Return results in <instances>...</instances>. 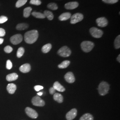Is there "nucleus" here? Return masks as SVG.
<instances>
[{
	"mask_svg": "<svg viewBox=\"0 0 120 120\" xmlns=\"http://www.w3.org/2000/svg\"><path fill=\"white\" fill-rule=\"evenodd\" d=\"M38 36V32L37 30H31L27 32L25 34L24 39L26 43L32 44L37 41Z\"/></svg>",
	"mask_w": 120,
	"mask_h": 120,
	"instance_id": "f257e3e1",
	"label": "nucleus"
},
{
	"mask_svg": "<svg viewBox=\"0 0 120 120\" xmlns=\"http://www.w3.org/2000/svg\"><path fill=\"white\" fill-rule=\"evenodd\" d=\"M109 90V85L106 82H101L99 85L98 88L99 93L101 96H105L107 94Z\"/></svg>",
	"mask_w": 120,
	"mask_h": 120,
	"instance_id": "f03ea898",
	"label": "nucleus"
},
{
	"mask_svg": "<svg viewBox=\"0 0 120 120\" xmlns=\"http://www.w3.org/2000/svg\"><path fill=\"white\" fill-rule=\"evenodd\" d=\"M81 46L83 51L88 52L93 49L94 46V44L90 41H84L81 43Z\"/></svg>",
	"mask_w": 120,
	"mask_h": 120,
	"instance_id": "7ed1b4c3",
	"label": "nucleus"
},
{
	"mask_svg": "<svg viewBox=\"0 0 120 120\" xmlns=\"http://www.w3.org/2000/svg\"><path fill=\"white\" fill-rule=\"evenodd\" d=\"M57 53L59 56L62 57H66L70 56L71 54V51L70 49L66 46H64L60 48L57 52Z\"/></svg>",
	"mask_w": 120,
	"mask_h": 120,
	"instance_id": "20e7f679",
	"label": "nucleus"
},
{
	"mask_svg": "<svg viewBox=\"0 0 120 120\" xmlns=\"http://www.w3.org/2000/svg\"><path fill=\"white\" fill-rule=\"evenodd\" d=\"M90 34L95 38H101L103 34V32L101 30H99L96 27H92L90 30Z\"/></svg>",
	"mask_w": 120,
	"mask_h": 120,
	"instance_id": "39448f33",
	"label": "nucleus"
},
{
	"mask_svg": "<svg viewBox=\"0 0 120 120\" xmlns=\"http://www.w3.org/2000/svg\"><path fill=\"white\" fill-rule=\"evenodd\" d=\"M70 18L71 24H75L79 22H81L84 18V16L81 13H77L73 14Z\"/></svg>",
	"mask_w": 120,
	"mask_h": 120,
	"instance_id": "423d86ee",
	"label": "nucleus"
},
{
	"mask_svg": "<svg viewBox=\"0 0 120 120\" xmlns=\"http://www.w3.org/2000/svg\"><path fill=\"white\" fill-rule=\"evenodd\" d=\"M32 103L33 105L36 106L42 107L45 105V102L39 96H35L32 100Z\"/></svg>",
	"mask_w": 120,
	"mask_h": 120,
	"instance_id": "0eeeda50",
	"label": "nucleus"
},
{
	"mask_svg": "<svg viewBox=\"0 0 120 120\" xmlns=\"http://www.w3.org/2000/svg\"><path fill=\"white\" fill-rule=\"evenodd\" d=\"M23 40V37L22 35L17 34L14 35L11 37L10 41L13 45H16L21 43Z\"/></svg>",
	"mask_w": 120,
	"mask_h": 120,
	"instance_id": "6e6552de",
	"label": "nucleus"
},
{
	"mask_svg": "<svg viewBox=\"0 0 120 120\" xmlns=\"http://www.w3.org/2000/svg\"><path fill=\"white\" fill-rule=\"evenodd\" d=\"M25 111L27 115L29 117H30V118L36 119L38 116V112L34 109L30 107L26 108Z\"/></svg>",
	"mask_w": 120,
	"mask_h": 120,
	"instance_id": "1a4fd4ad",
	"label": "nucleus"
},
{
	"mask_svg": "<svg viewBox=\"0 0 120 120\" xmlns=\"http://www.w3.org/2000/svg\"><path fill=\"white\" fill-rule=\"evenodd\" d=\"M98 26L101 27H105L107 26L108 21L107 19L105 17H99L96 20Z\"/></svg>",
	"mask_w": 120,
	"mask_h": 120,
	"instance_id": "9d476101",
	"label": "nucleus"
},
{
	"mask_svg": "<svg viewBox=\"0 0 120 120\" xmlns=\"http://www.w3.org/2000/svg\"><path fill=\"white\" fill-rule=\"evenodd\" d=\"M77 115V110L76 109H73L67 112L66 115V118L67 120L74 119Z\"/></svg>",
	"mask_w": 120,
	"mask_h": 120,
	"instance_id": "9b49d317",
	"label": "nucleus"
},
{
	"mask_svg": "<svg viewBox=\"0 0 120 120\" xmlns=\"http://www.w3.org/2000/svg\"><path fill=\"white\" fill-rule=\"evenodd\" d=\"M64 79L69 83H73L75 81V78L73 73L69 72L64 75Z\"/></svg>",
	"mask_w": 120,
	"mask_h": 120,
	"instance_id": "f8f14e48",
	"label": "nucleus"
},
{
	"mask_svg": "<svg viewBox=\"0 0 120 120\" xmlns=\"http://www.w3.org/2000/svg\"><path fill=\"white\" fill-rule=\"evenodd\" d=\"M78 5L79 4L77 2L73 1L67 3L64 5V7L67 9H74L77 8Z\"/></svg>",
	"mask_w": 120,
	"mask_h": 120,
	"instance_id": "ddd939ff",
	"label": "nucleus"
},
{
	"mask_svg": "<svg viewBox=\"0 0 120 120\" xmlns=\"http://www.w3.org/2000/svg\"><path fill=\"white\" fill-rule=\"evenodd\" d=\"M19 70L23 73H27L29 72L31 70V66L29 64H25L22 65L20 67Z\"/></svg>",
	"mask_w": 120,
	"mask_h": 120,
	"instance_id": "4468645a",
	"label": "nucleus"
},
{
	"mask_svg": "<svg viewBox=\"0 0 120 120\" xmlns=\"http://www.w3.org/2000/svg\"><path fill=\"white\" fill-rule=\"evenodd\" d=\"M17 90V86L16 85L13 83H10L7 86V90L10 94H13Z\"/></svg>",
	"mask_w": 120,
	"mask_h": 120,
	"instance_id": "2eb2a0df",
	"label": "nucleus"
},
{
	"mask_svg": "<svg viewBox=\"0 0 120 120\" xmlns=\"http://www.w3.org/2000/svg\"><path fill=\"white\" fill-rule=\"evenodd\" d=\"M53 87L54 88L55 90H57L59 92H64L65 90L64 87L62 86L59 82H54V83L53 84Z\"/></svg>",
	"mask_w": 120,
	"mask_h": 120,
	"instance_id": "dca6fc26",
	"label": "nucleus"
},
{
	"mask_svg": "<svg viewBox=\"0 0 120 120\" xmlns=\"http://www.w3.org/2000/svg\"><path fill=\"white\" fill-rule=\"evenodd\" d=\"M71 17V14L70 13H63L59 17V19L60 21H65Z\"/></svg>",
	"mask_w": 120,
	"mask_h": 120,
	"instance_id": "f3484780",
	"label": "nucleus"
},
{
	"mask_svg": "<svg viewBox=\"0 0 120 120\" xmlns=\"http://www.w3.org/2000/svg\"><path fill=\"white\" fill-rule=\"evenodd\" d=\"M18 77V76L16 73H12L9 74L6 76V80L8 82H12L15 81Z\"/></svg>",
	"mask_w": 120,
	"mask_h": 120,
	"instance_id": "a211bd4d",
	"label": "nucleus"
},
{
	"mask_svg": "<svg viewBox=\"0 0 120 120\" xmlns=\"http://www.w3.org/2000/svg\"><path fill=\"white\" fill-rule=\"evenodd\" d=\"M53 99L59 103H61L63 101V97L62 95L59 93H55L53 94Z\"/></svg>",
	"mask_w": 120,
	"mask_h": 120,
	"instance_id": "6ab92c4d",
	"label": "nucleus"
},
{
	"mask_svg": "<svg viewBox=\"0 0 120 120\" xmlns=\"http://www.w3.org/2000/svg\"><path fill=\"white\" fill-rule=\"evenodd\" d=\"M51 44H50V43H49V44H46V45H45L43 46L41 50H42V52H43V53H46L48 52H49L50 51V50H51Z\"/></svg>",
	"mask_w": 120,
	"mask_h": 120,
	"instance_id": "aec40b11",
	"label": "nucleus"
},
{
	"mask_svg": "<svg viewBox=\"0 0 120 120\" xmlns=\"http://www.w3.org/2000/svg\"><path fill=\"white\" fill-rule=\"evenodd\" d=\"M44 14L45 17H47L48 19L50 21H51L53 19L54 15L52 13L51 11H49L48 10H45L44 12Z\"/></svg>",
	"mask_w": 120,
	"mask_h": 120,
	"instance_id": "412c9836",
	"label": "nucleus"
},
{
	"mask_svg": "<svg viewBox=\"0 0 120 120\" xmlns=\"http://www.w3.org/2000/svg\"><path fill=\"white\" fill-rule=\"evenodd\" d=\"M28 27V24L26 23H20L18 24L17 26L16 29L18 30H23L27 29Z\"/></svg>",
	"mask_w": 120,
	"mask_h": 120,
	"instance_id": "4be33fe9",
	"label": "nucleus"
},
{
	"mask_svg": "<svg viewBox=\"0 0 120 120\" xmlns=\"http://www.w3.org/2000/svg\"><path fill=\"white\" fill-rule=\"evenodd\" d=\"M79 120H94V117L90 113H86L80 118Z\"/></svg>",
	"mask_w": 120,
	"mask_h": 120,
	"instance_id": "5701e85b",
	"label": "nucleus"
},
{
	"mask_svg": "<svg viewBox=\"0 0 120 120\" xmlns=\"http://www.w3.org/2000/svg\"><path fill=\"white\" fill-rule=\"evenodd\" d=\"M70 63V61L69 60H64L61 63L58 65V67L60 69H65L69 66V65Z\"/></svg>",
	"mask_w": 120,
	"mask_h": 120,
	"instance_id": "b1692460",
	"label": "nucleus"
},
{
	"mask_svg": "<svg viewBox=\"0 0 120 120\" xmlns=\"http://www.w3.org/2000/svg\"><path fill=\"white\" fill-rule=\"evenodd\" d=\"M32 10V9L30 7H27L24 9V12H23L24 17L26 18H27L30 17Z\"/></svg>",
	"mask_w": 120,
	"mask_h": 120,
	"instance_id": "393cba45",
	"label": "nucleus"
},
{
	"mask_svg": "<svg viewBox=\"0 0 120 120\" xmlns=\"http://www.w3.org/2000/svg\"><path fill=\"white\" fill-rule=\"evenodd\" d=\"M32 15L34 16V17L37 18H40V19H44L45 17L44 14V13H40V12H34L32 13Z\"/></svg>",
	"mask_w": 120,
	"mask_h": 120,
	"instance_id": "a878e982",
	"label": "nucleus"
},
{
	"mask_svg": "<svg viewBox=\"0 0 120 120\" xmlns=\"http://www.w3.org/2000/svg\"><path fill=\"white\" fill-rule=\"evenodd\" d=\"M25 52V49L23 47H20L17 50V57L20 58L23 55Z\"/></svg>",
	"mask_w": 120,
	"mask_h": 120,
	"instance_id": "bb28decb",
	"label": "nucleus"
},
{
	"mask_svg": "<svg viewBox=\"0 0 120 120\" xmlns=\"http://www.w3.org/2000/svg\"><path fill=\"white\" fill-rule=\"evenodd\" d=\"M114 47L116 49H118L120 48V36L118 35L114 41Z\"/></svg>",
	"mask_w": 120,
	"mask_h": 120,
	"instance_id": "cd10ccee",
	"label": "nucleus"
},
{
	"mask_svg": "<svg viewBox=\"0 0 120 120\" xmlns=\"http://www.w3.org/2000/svg\"><path fill=\"white\" fill-rule=\"evenodd\" d=\"M27 0H18L16 4L17 8H20L26 4Z\"/></svg>",
	"mask_w": 120,
	"mask_h": 120,
	"instance_id": "c85d7f7f",
	"label": "nucleus"
},
{
	"mask_svg": "<svg viewBox=\"0 0 120 120\" xmlns=\"http://www.w3.org/2000/svg\"><path fill=\"white\" fill-rule=\"evenodd\" d=\"M48 8L52 10H56L58 9V6L55 3H50L48 4Z\"/></svg>",
	"mask_w": 120,
	"mask_h": 120,
	"instance_id": "c756f323",
	"label": "nucleus"
},
{
	"mask_svg": "<svg viewBox=\"0 0 120 120\" xmlns=\"http://www.w3.org/2000/svg\"><path fill=\"white\" fill-rule=\"evenodd\" d=\"M31 4L36 5H39L41 4V2L40 0H31L30 1Z\"/></svg>",
	"mask_w": 120,
	"mask_h": 120,
	"instance_id": "7c9ffc66",
	"label": "nucleus"
},
{
	"mask_svg": "<svg viewBox=\"0 0 120 120\" xmlns=\"http://www.w3.org/2000/svg\"><path fill=\"white\" fill-rule=\"evenodd\" d=\"M13 48L9 45L6 46L4 48V52L8 53H9L11 52H12L13 51Z\"/></svg>",
	"mask_w": 120,
	"mask_h": 120,
	"instance_id": "2f4dec72",
	"label": "nucleus"
},
{
	"mask_svg": "<svg viewBox=\"0 0 120 120\" xmlns=\"http://www.w3.org/2000/svg\"><path fill=\"white\" fill-rule=\"evenodd\" d=\"M103 2L110 4H115L118 1V0H102Z\"/></svg>",
	"mask_w": 120,
	"mask_h": 120,
	"instance_id": "473e14b6",
	"label": "nucleus"
},
{
	"mask_svg": "<svg viewBox=\"0 0 120 120\" xmlns=\"http://www.w3.org/2000/svg\"><path fill=\"white\" fill-rule=\"evenodd\" d=\"M13 67L12 63L10 60H7L6 62V68L8 69H11Z\"/></svg>",
	"mask_w": 120,
	"mask_h": 120,
	"instance_id": "72a5a7b5",
	"label": "nucleus"
},
{
	"mask_svg": "<svg viewBox=\"0 0 120 120\" xmlns=\"http://www.w3.org/2000/svg\"><path fill=\"white\" fill-rule=\"evenodd\" d=\"M8 18L4 16H1L0 17V24H3L7 21Z\"/></svg>",
	"mask_w": 120,
	"mask_h": 120,
	"instance_id": "f704fd0d",
	"label": "nucleus"
},
{
	"mask_svg": "<svg viewBox=\"0 0 120 120\" xmlns=\"http://www.w3.org/2000/svg\"><path fill=\"white\" fill-rule=\"evenodd\" d=\"M35 90H36V91H39L40 90H41L44 89L42 86H34Z\"/></svg>",
	"mask_w": 120,
	"mask_h": 120,
	"instance_id": "c9c22d12",
	"label": "nucleus"
},
{
	"mask_svg": "<svg viewBox=\"0 0 120 120\" xmlns=\"http://www.w3.org/2000/svg\"><path fill=\"white\" fill-rule=\"evenodd\" d=\"M5 35V31L2 28H0V37H4Z\"/></svg>",
	"mask_w": 120,
	"mask_h": 120,
	"instance_id": "e433bc0d",
	"label": "nucleus"
},
{
	"mask_svg": "<svg viewBox=\"0 0 120 120\" xmlns=\"http://www.w3.org/2000/svg\"><path fill=\"white\" fill-rule=\"evenodd\" d=\"M49 93L51 94H54L56 93V90L54 89L53 87H51L49 89Z\"/></svg>",
	"mask_w": 120,
	"mask_h": 120,
	"instance_id": "4c0bfd02",
	"label": "nucleus"
},
{
	"mask_svg": "<svg viewBox=\"0 0 120 120\" xmlns=\"http://www.w3.org/2000/svg\"><path fill=\"white\" fill-rule=\"evenodd\" d=\"M3 41H4V39L3 38H0V45L2 44L3 42Z\"/></svg>",
	"mask_w": 120,
	"mask_h": 120,
	"instance_id": "58836bf2",
	"label": "nucleus"
},
{
	"mask_svg": "<svg viewBox=\"0 0 120 120\" xmlns=\"http://www.w3.org/2000/svg\"><path fill=\"white\" fill-rule=\"evenodd\" d=\"M117 61L120 63V55L119 54L118 56V57H117Z\"/></svg>",
	"mask_w": 120,
	"mask_h": 120,
	"instance_id": "ea45409f",
	"label": "nucleus"
},
{
	"mask_svg": "<svg viewBox=\"0 0 120 120\" xmlns=\"http://www.w3.org/2000/svg\"><path fill=\"white\" fill-rule=\"evenodd\" d=\"M37 94L39 96H41L42 95V94H43V93H42V92H39V93H38Z\"/></svg>",
	"mask_w": 120,
	"mask_h": 120,
	"instance_id": "a19ab883",
	"label": "nucleus"
}]
</instances>
